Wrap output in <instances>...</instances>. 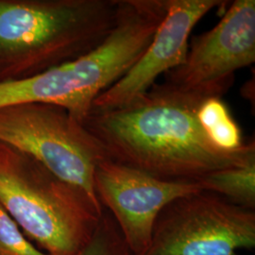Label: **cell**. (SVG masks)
Returning a JSON list of instances; mask_svg holds the SVG:
<instances>
[{
  "mask_svg": "<svg viewBox=\"0 0 255 255\" xmlns=\"http://www.w3.org/2000/svg\"><path fill=\"white\" fill-rule=\"evenodd\" d=\"M233 84L185 89L154 84L118 109L90 112L83 126L106 158L168 182H197L208 174L255 161V140L235 151L215 146L198 120L201 105Z\"/></svg>",
  "mask_w": 255,
  "mask_h": 255,
  "instance_id": "obj_1",
  "label": "cell"
},
{
  "mask_svg": "<svg viewBox=\"0 0 255 255\" xmlns=\"http://www.w3.org/2000/svg\"><path fill=\"white\" fill-rule=\"evenodd\" d=\"M119 0H0V82L75 60L106 39Z\"/></svg>",
  "mask_w": 255,
  "mask_h": 255,
  "instance_id": "obj_2",
  "label": "cell"
},
{
  "mask_svg": "<svg viewBox=\"0 0 255 255\" xmlns=\"http://www.w3.org/2000/svg\"><path fill=\"white\" fill-rule=\"evenodd\" d=\"M158 26L159 19L146 6L121 2L115 27L88 53L42 73L0 82V109L27 103L52 104L83 123L96 99L140 59Z\"/></svg>",
  "mask_w": 255,
  "mask_h": 255,
  "instance_id": "obj_3",
  "label": "cell"
},
{
  "mask_svg": "<svg viewBox=\"0 0 255 255\" xmlns=\"http://www.w3.org/2000/svg\"><path fill=\"white\" fill-rule=\"evenodd\" d=\"M0 205L49 255H74L87 244L104 209L43 164L0 144Z\"/></svg>",
  "mask_w": 255,
  "mask_h": 255,
  "instance_id": "obj_4",
  "label": "cell"
},
{
  "mask_svg": "<svg viewBox=\"0 0 255 255\" xmlns=\"http://www.w3.org/2000/svg\"><path fill=\"white\" fill-rule=\"evenodd\" d=\"M0 144L34 159L102 207L95 192L94 174L106 154L66 110L46 103L1 108Z\"/></svg>",
  "mask_w": 255,
  "mask_h": 255,
  "instance_id": "obj_5",
  "label": "cell"
},
{
  "mask_svg": "<svg viewBox=\"0 0 255 255\" xmlns=\"http://www.w3.org/2000/svg\"><path fill=\"white\" fill-rule=\"evenodd\" d=\"M255 247V210L200 191L163 208L144 255H238Z\"/></svg>",
  "mask_w": 255,
  "mask_h": 255,
  "instance_id": "obj_6",
  "label": "cell"
},
{
  "mask_svg": "<svg viewBox=\"0 0 255 255\" xmlns=\"http://www.w3.org/2000/svg\"><path fill=\"white\" fill-rule=\"evenodd\" d=\"M94 186L132 255L146 254L155 221L164 207L178 198L202 191L198 182L160 180L107 158L95 169Z\"/></svg>",
  "mask_w": 255,
  "mask_h": 255,
  "instance_id": "obj_7",
  "label": "cell"
},
{
  "mask_svg": "<svg viewBox=\"0 0 255 255\" xmlns=\"http://www.w3.org/2000/svg\"><path fill=\"white\" fill-rule=\"evenodd\" d=\"M185 62L164 75V82L191 89L234 84L238 69L255 62V1H234L219 23L193 36Z\"/></svg>",
  "mask_w": 255,
  "mask_h": 255,
  "instance_id": "obj_8",
  "label": "cell"
},
{
  "mask_svg": "<svg viewBox=\"0 0 255 255\" xmlns=\"http://www.w3.org/2000/svg\"><path fill=\"white\" fill-rule=\"evenodd\" d=\"M224 3L220 0H167L164 19L145 52L124 77L96 99L91 112L127 105L144 95L161 75L182 65L196 24L211 9Z\"/></svg>",
  "mask_w": 255,
  "mask_h": 255,
  "instance_id": "obj_9",
  "label": "cell"
},
{
  "mask_svg": "<svg viewBox=\"0 0 255 255\" xmlns=\"http://www.w3.org/2000/svg\"><path fill=\"white\" fill-rule=\"evenodd\" d=\"M202 191L217 194L246 209H255V161L208 174L198 181Z\"/></svg>",
  "mask_w": 255,
  "mask_h": 255,
  "instance_id": "obj_10",
  "label": "cell"
},
{
  "mask_svg": "<svg viewBox=\"0 0 255 255\" xmlns=\"http://www.w3.org/2000/svg\"><path fill=\"white\" fill-rule=\"evenodd\" d=\"M198 120L211 142L220 149L235 151L244 146L241 129L220 98L205 101L198 112Z\"/></svg>",
  "mask_w": 255,
  "mask_h": 255,
  "instance_id": "obj_11",
  "label": "cell"
},
{
  "mask_svg": "<svg viewBox=\"0 0 255 255\" xmlns=\"http://www.w3.org/2000/svg\"><path fill=\"white\" fill-rule=\"evenodd\" d=\"M74 255H132L116 220L106 209L91 239Z\"/></svg>",
  "mask_w": 255,
  "mask_h": 255,
  "instance_id": "obj_12",
  "label": "cell"
},
{
  "mask_svg": "<svg viewBox=\"0 0 255 255\" xmlns=\"http://www.w3.org/2000/svg\"><path fill=\"white\" fill-rule=\"evenodd\" d=\"M0 255H49L37 248L0 205Z\"/></svg>",
  "mask_w": 255,
  "mask_h": 255,
  "instance_id": "obj_13",
  "label": "cell"
}]
</instances>
